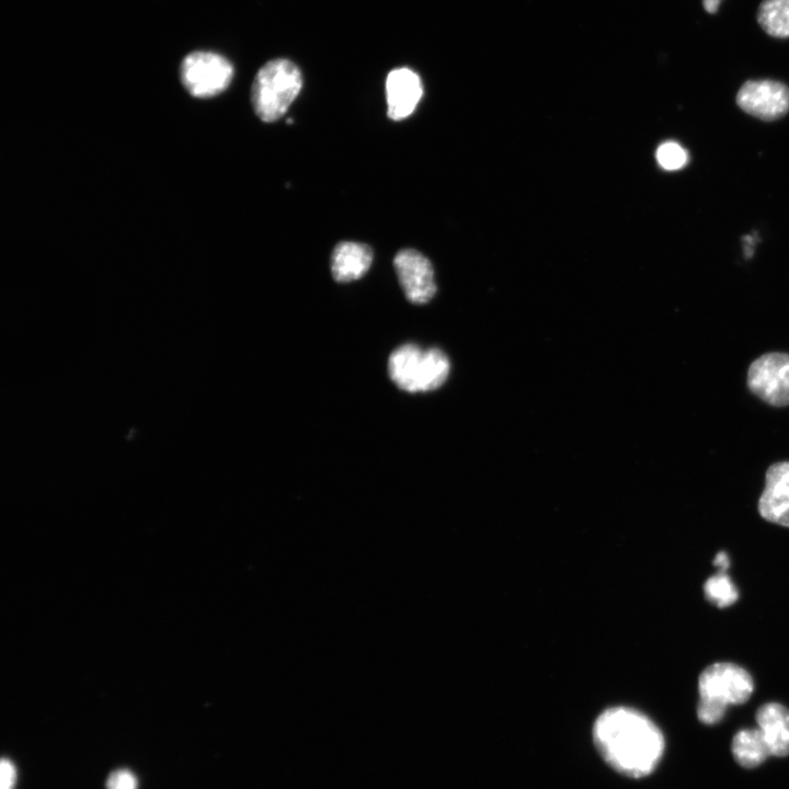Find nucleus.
<instances>
[{"label":"nucleus","instance_id":"nucleus-3","mask_svg":"<svg viewBox=\"0 0 789 789\" xmlns=\"http://www.w3.org/2000/svg\"><path fill=\"white\" fill-rule=\"evenodd\" d=\"M450 371L447 355L437 347L427 350L407 343L388 358V374L395 385L407 392H427L445 384Z\"/></svg>","mask_w":789,"mask_h":789},{"label":"nucleus","instance_id":"nucleus-19","mask_svg":"<svg viewBox=\"0 0 789 789\" xmlns=\"http://www.w3.org/2000/svg\"><path fill=\"white\" fill-rule=\"evenodd\" d=\"M713 565L718 568L719 571L727 572V570L730 567V559L727 552L720 551L716 554L713 561Z\"/></svg>","mask_w":789,"mask_h":789},{"label":"nucleus","instance_id":"nucleus-13","mask_svg":"<svg viewBox=\"0 0 789 789\" xmlns=\"http://www.w3.org/2000/svg\"><path fill=\"white\" fill-rule=\"evenodd\" d=\"M731 752L735 762L747 769L762 765L773 756L758 728L739 730L732 739Z\"/></svg>","mask_w":789,"mask_h":789},{"label":"nucleus","instance_id":"nucleus-5","mask_svg":"<svg viewBox=\"0 0 789 789\" xmlns=\"http://www.w3.org/2000/svg\"><path fill=\"white\" fill-rule=\"evenodd\" d=\"M233 77V67L224 56L213 52H193L180 66V79L186 91L197 98L214 96L226 90Z\"/></svg>","mask_w":789,"mask_h":789},{"label":"nucleus","instance_id":"nucleus-7","mask_svg":"<svg viewBox=\"0 0 789 789\" xmlns=\"http://www.w3.org/2000/svg\"><path fill=\"white\" fill-rule=\"evenodd\" d=\"M736 103L747 114L774 121L789 111V88L775 80H748L740 88Z\"/></svg>","mask_w":789,"mask_h":789},{"label":"nucleus","instance_id":"nucleus-17","mask_svg":"<svg viewBox=\"0 0 789 789\" xmlns=\"http://www.w3.org/2000/svg\"><path fill=\"white\" fill-rule=\"evenodd\" d=\"M135 775L127 769L114 770L106 780V789H137Z\"/></svg>","mask_w":789,"mask_h":789},{"label":"nucleus","instance_id":"nucleus-6","mask_svg":"<svg viewBox=\"0 0 789 789\" xmlns=\"http://www.w3.org/2000/svg\"><path fill=\"white\" fill-rule=\"evenodd\" d=\"M751 391L765 402L789 404V354L767 353L755 359L747 373Z\"/></svg>","mask_w":789,"mask_h":789},{"label":"nucleus","instance_id":"nucleus-8","mask_svg":"<svg viewBox=\"0 0 789 789\" xmlns=\"http://www.w3.org/2000/svg\"><path fill=\"white\" fill-rule=\"evenodd\" d=\"M393 266L409 301L423 305L434 297L436 293L434 270L426 256L416 250L403 249L396 254Z\"/></svg>","mask_w":789,"mask_h":789},{"label":"nucleus","instance_id":"nucleus-14","mask_svg":"<svg viewBox=\"0 0 789 789\" xmlns=\"http://www.w3.org/2000/svg\"><path fill=\"white\" fill-rule=\"evenodd\" d=\"M757 22L773 37H789V0H763L757 10Z\"/></svg>","mask_w":789,"mask_h":789},{"label":"nucleus","instance_id":"nucleus-11","mask_svg":"<svg viewBox=\"0 0 789 789\" xmlns=\"http://www.w3.org/2000/svg\"><path fill=\"white\" fill-rule=\"evenodd\" d=\"M755 719L771 755H789V709L779 702H766L758 707Z\"/></svg>","mask_w":789,"mask_h":789},{"label":"nucleus","instance_id":"nucleus-18","mask_svg":"<svg viewBox=\"0 0 789 789\" xmlns=\"http://www.w3.org/2000/svg\"><path fill=\"white\" fill-rule=\"evenodd\" d=\"M15 779L14 765L9 759L2 758L0 764V789H13Z\"/></svg>","mask_w":789,"mask_h":789},{"label":"nucleus","instance_id":"nucleus-9","mask_svg":"<svg viewBox=\"0 0 789 789\" xmlns=\"http://www.w3.org/2000/svg\"><path fill=\"white\" fill-rule=\"evenodd\" d=\"M758 512L764 519L789 527V461L777 462L768 468Z\"/></svg>","mask_w":789,"mask_h":789},{"label":"nucleus","instance_id":"nucleus-2","mask_svg":"<svg viewBox=\"0 0 789 789\" xmlns=\"http://www.w3.org/2000/svg\"><path fill=\"white\" fill-rule=\"evenodd\" d=\"M753 691L754 681L740 665L718 662L707 666L698 678V720L706 725L717 724L728 706L745 704Z\"/></svg>","mask_w":789,"mask_h":789},{"label":"nucleus","instance_id":"nucleus-15","mask_svg":"<svg viewBox=\"0 0 789 789\" xmlns=\"http://www.w3.org/2000/svg\"><path fill=\"white\" fill-rule=\"evenodd\" d=\"M706 598L719 608L734 604L739 598V592L727 572L718 571L704 584Z\"/></svg>","mask_w":789,"mask_h":789},{"label":"nucleus","instance_id":"nucleus-10","mask_svg":"<svg viewBox=\"0 0 789 789\" xmlns=\"http://www.w3.org/2000/svg\"><path fill=\"white\" fill-rule=\"evenodd\" d=\"M423 93L418 73L407 67L392 69L386 79L387 114L392 121L410 116Z\"/></svg>","mask_w":789,"mask_h":789},{"label":"nucleus","instance_id":"nucleus-1","mask_svg":"<svg viewBox=\"0 0 789 789\" xmlns=\"http://www.w3.org/2000/svg\"><path fill=\"white\" fill-rule=\"evenodd\" d=\"M593 740L605 763L630 778L650 775L665 750L660 728L642 712L627 707L603 711L593 725Z\"/></svg>","mask_w":789,"mask_h":789},{"label":"nucleus","instance_id":"nucleus-16","mask_svg":"<svg viewBox=\"0 0 789 789\" xmlns=\"http://www.w3.org/2000/svg\"><path fill=\"white\" fill-rule=\"evenodd\" d=\"M656 160L663 169L674 171L687 163L688 153L677 142L666 141L658 148Z\"/></svg>","mask_w":789,"mask_h":789},{"label":"nucleus","instance_id":"nucleus-4","mask_svg":"<svg viewBox=\"0 0 789 789\" xmlns=\"http://www.w3.org/2000/svg\"><path fill=\"white\" fill-rule=\"evenodd\" d=\"M302 76L290 60L267 61L254 77L251 102L255 114L266 123L281 118L299 94Z\"/></svg>","mask_w":789,"mask_h":789},{"label":"nucleus","instance_id":"nucleus-12","mask_svg":"<svg viewBox=\"0 0 789 789\" xmlns=\"http://www.w3.org/2000/svg\"><path fill=\"white\" fill-rule=\"evenodd\" d=\"M371 249L359 242L342 241L331 255V273L339 283L356 281L364 276L373 262Z\"/></svg>","mask_w":789,"mask_h":789},{"label":"nucleus","instance_id":"nucleus-20","mask_svg":"<svg viewBox=\"0 0 789 789\" xmlns=\"http://www.w3.org/2000/svg\"><path fill=\"white\" fill-rule=\"evenodd\" d=\"M702 5L707 12L716 13L720 5V0H702Z\"/></svg>","mask_w":789,"mask_h":789}]
</instances>
